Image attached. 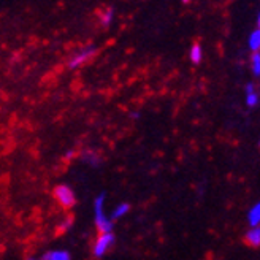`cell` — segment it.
<instances>
[{"label": "cell", "instance_id": "13", "mask_svg": "<svg viewBox=\"0 0 260 260\" xmlns=\"http://www.w3.org/2000/svg\"><path fill=\"white\" fill-rule=\"evenodd\" d=\"M128 211H130V205L125 203V202H122V203H119V205H116V206H114V210H113V213H111V219H113V220L122 219Z\"/></svg>", "mask_w": 260, "mask_h": 260}, {"label": "cell", "instance_id": "3", "mask_svg": "<svg viewBox=\"0 0 260 260\" xmlns=\"http://www.w3.org/2000/svg\"><path fill=\"white\" fill-rule=\"evenodd\" d=\"M53 197L63 208V210H70V208H73L75 203H76L75 190L69 184H63V183L62 184H57L53 189Z\"/></svg>", "mask_w": 260, "mask_h": 260}, {"label": "cell", "instance_id": "16", "mask_svg": "<svg viewBox=\"0 0 260 260\" xmlns=\"http://www.w3.org/2000/svg\"><path fill=\"white\" fill-rule=\"evenodd\" d=\"M75 155H76V151L75 149H69L67 152L63 154V159L65 160H72V159H75Z\"/></svg>", "mask_w": 260, "mask_h": 260}, {"label": "cell", "instance_id": "12", "mask_svg": "<svg viewBox=\"0 0 260 260\" xmlns=\"http://www.w3.org/2000/svg\"><path fill=\"white\" fill-rule=\"evenodd\" d=\"M248 48L252 51V54L260 53V29L258 27H255L249 34V37H248Z\"/></svg>", "mask_w": 260, "mask_h": 260}, {"label": "cell", "instance_id": "17", "mask_svg": "<svg viewBox=\"0 0 260 260\" xmlns=\"http://www.w3.org/2000/svg\"><path fill=\"white\" fill-rule=\"evenodd\" d=\"M130 118H134V119H138V118H140V113H138V111H134V113H130Z\"/></svg>", "mask_w": 260, "mask_h": 260}, {"label": "cell", "instance_id": "18", "mask_svg": "<svg viewBox=\"0 0 260 260\" xmlns=\"http://www.w3.org/2000/svg\"><path fill=\"white\" fill-rule=\"evenodd\" d=\"M257 27L260 29V13H258V16H257Z\"/></svg>", "mask_w": 260, "mask_h": 260}, {"label": "cell", "instance_id": "2", "mask_svg": "<svg viewBox=\"0 0 260 260\" xmlns=\"http://www.w3.org/2000/svg\"><path fill=\"white\" fill-rule=\"evenodd\" d=\"M97 54V48L94 45H86L83 48H80L78 51H75V53L70 56L67 65H69V69L70 70H76V69H80L83 67L84 63H87L89 60H92Z\"/></svg>", "mask_w": 260, "mask_h": 260}, {"label": "cell", "instance_id": "10", "mask_svg": "<svg viewBox=\"0 0 260 260\" xmlns=\"http://www.w3.org/2000/svg\"><path fill=\"white\" fill-rule=\"evenodd\" d=\"M43 260H72V255L65 249H51L43 254Z\"/></svg>", "mask_w": 260, "mask_h": 260}, {"label": "cell", "instance_id": "5", "mask_svg": "<svg viewBox=\"0 0 260 260\" xmlns=\"http://www.w3.org/2000/svg\"><path fill=\"white\" fill-rule=\"evenodd\" d=\"M244 102H246V105H248L251 110L255 108L258 103H260V94H258V90H257V86L254 83H248L244 86Z\"/></svg>", "mask_w": 260, "mask_h": 260}, {"label": "cell", "instance_id": "4", "mask_svg": "<svg viewBox=\"0 0 260 260\" xmlns=\"http://www.w3.org/2000/svg\"><path fill=\"white\" fill-rule=\"evenodd\" d=\"M114 233H99L92 244V255L95 258H102L114 246Z\"/></svg>", "mask_w": 260, "mask_h": 260}, {"label": "cell", "instance_id": "19", "mask_svg": "<svg viewBox=\"0 0 260 260\" xmlns=\"http://www.w3.org/2000/svg\"><path fill=\"white\" fill-rule=\"evenodd\" d=\"M27 260H37V258H27Z\"/></svg>", "mask_w": 260, "mask_h": 260}, {"label": "cell", "instance_id": "6", "mask_svg": "<svg viewBox=\"0 0 260 260\" xmlns=\"http://www.w3.org/2000/svg\"><path fill=\"white\" fill-rule=\"evenodd\" d=\"M80 159L81 162H84L86 165L89 167H100L102 165V157H100V154L94 149H83L81 154H80Z\"/></svg>", "mask_w": 260, "mask_h": 260}, {"label": "cell", "instance_id": "8", "mask_svg": "<svg viewBox=\"0 0 260 260\" xmlns=\"http://www.w3.org/2000/svg\"><path fill=\"white\" fill-rule=\"evenodd\" d=\"M114 8L113 7H107V8H103L100 11V15H99V22L103 29H107L110 27V25L113 24V19H114Z\"/></svg>", "mask_w": 260, "mask_h": 260}, {"label": "cell", "instance_id": "1", "mask_svg": "<svg viewBox=\"0 0 260 260\" xmlns=\"http://www.w3.org/2000/svg\"><path fill=\"white\" fill-rule=\"evenodd\" d=\"M107 193L100 192L94 199V224L99 233H113V219L105 211Z\"/></svg>", "mask_w": 260, "mask_h": 260}, {"label": "cell", "instance_id": "7", "mask_svg": "<svg viewBox=\"0 0 260 260\" xmlns=\"http://www.w3.org/2000/svg\"><path fill=\"white\" fill-rule=\"evenodd\" d=\"M244 241L251 248H260V227H249V230L244 235Z\"/></svg>", "mask_w": 260, "mask_h": 260}, {"label": "cell", "instance_id": "14", "mask_svg": "<svg viewBox=\"0 0 260 260\" xmlns=\"http://www.w3.org/2000/svg\"><path fill=\"white\" fill-rule=\"evenodd\" d=\"M251 70L255 78H260V53L251 56Z\"/></svg>", "mask_w": 260, "mask_h": 260}, {"label": "cell", "instance_id": "9", "mask_svg": "<svg viewBox=\"0 0 260 260\" xmlns=\"http://www.w3.org/2000/svg\"><path fill=\"white\" fill-rule=\"evenodd\" d=\"M248 222L249 227H260V200L255 202L248 211Z\"/></svg>", "mask_w": 260, "mask_h": 260}, {"label": "cell", "instance_id": "11", "mask_svg": "<svg viewBox=\"0 0 260 260\" xmlns=\"http://www.w3.org/2000/svg\"><path fill=\"white\" fill-rule=\"evenodd\" d=\"M189 59L193 65H199L203 60V48L199 42L192 43V46L189 49Z\"/></svg>", "mask_w": 260, "mask_h": 260}, {"label": "cell", "instance_id": "15", "mask_svg": "<svg viewBox=\"0 0 260 260\" xmlns=\"http://www.w3.org/2000/svg\"><path fill=\"white\" fill-rule=\"evenodd\" d=\"M73 225V217L72 216H67V217H63L60 220V224L57 225V230L59 233H65V232H69Z\"/></svg>", "mask_w": 260, "mask_h": 260}, {"label": "cell", "instance_id": "20", "mask_svg": "<svg viewBox=\"0 0 260 260\" xmlns=\"http://www.w3.org/2000/svg\"><path fill=\"white\" fill-rule=\"evenodd\" d=\"M258 148H260V140H258Z\"/></svg>", "mask_w": 260, "mask_h": 260}]
</instances>
